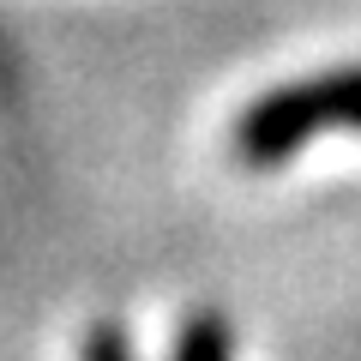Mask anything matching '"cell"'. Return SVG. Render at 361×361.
<instances>
[{"label": "cell", "instance_id": "obj_1", "mask_svg": "<svg viewBox=\"0 0 361 361\" xmlns=\"http://www.w3.org/2000/svg\"><path fill=\"white\" fill-rule=\"evenodd\" d=\"M325 127L361 133V61L325 66L313 78H289V85L259 90L253 103L235 115L229 151H235L241 169H283Z\"/></svg>", "mask_w": 361, "mask_h": 361}, {"label": "cell", "instance_id": "obj_2", "mask_svg": "<svg viewBox=\"0 0 361 361\" xmlns=\"http://www.w3.org/2000/svg\"><path fill=\"white\" fill-rule=\"evenodd\" d=\"M235 355V331L217 307H193L180 313L175 343H169V361H229Z\"/></svg>", "mask_w": 361, "mask_h": 361}, {"label": "cell", "instance_id": "obj_3", "mask_svg": "<svg viewBox=\"0 0 361 361\" xmlns=\"http://www.w3.org/2000/svg\"><path fill=\"white\" fill-rule=\"evenodd\" d=\"M78 361H133V337L121 319H97L78 337Z\"/></svg>", "mask_w": 361, "mask_h": 361}]
</instances>
